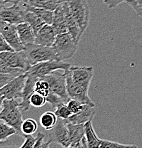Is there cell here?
<instances>
[{
  "label": "cell",
  "instance_id": "cell-4",
  "mask_svg": "<svg viewBox=\"0 0 142 148\" xmlns=\"http://www.w3.org/2000/svg\"><path fill=\"white\" fill-rule=\"evenodd\" d=\"M71 14L78 23L82 34L90 21V9L86 0H66Z\"/></svg>",
  "mask_w": 142,
  "mask_h": 148
},
{
  "label": "cell",
  "instance_id": "cell-38",
  "mask_svg": "<svg viewBox=\"0 0 142 148\" xmlns=\"http://www.w3.org/2000/svg\"><path fill=\"white\" fill-rule=\"evenodd\" d=\"M15 78H17V77H14L12 75H9V74L0 73V87H4V86L11 82L12 80L14 79Z\"/></svg>",
  "mask_w": 142,
  "mask_h": 148
},
{
  "label": "cell",
  "instance_id": "cell-25",
  "mask_svg": "<svg viewBox=\"0 0 142 148\" xmlns=\"http://www.w3.org/2000/svg\"><path fill=\"white\" fill-rule=\"evenodd\" d=\"M57 121H58V118L56 114L54 113V112H52L50 111L44 112L41 115L39 119L41 127H44L47 131L52 130L56 126Z\"/></svg>",
  "mask_w": 142,
  "mask_h": 148
},
{
  "label": "cell",
  "instance_id": "cell-5",
  "mask_svg": "<svg viewBox=\"0 0 142 148\" xmlns=\"http://www.w3.org/2000/svg\"><path fill=\"white\" fill-rule=\"evenodd\" d=\"M71 64L64 61L54 60L39 63L34 66H31L26 75L29 76L39 78L49 75L52 72L57 70H67L71 67Z\"/></svg>",
  "mask_w": 142,
  "mask_h": 148
},
{
  "label": "cell",
  "instance_id": "cell-16",
  "mask_svg": "<svg viewBox=\"0 0 142 148\" xmlns=\"http://www.w3.org/2000/svg\"><path fill=\"white\" fill-rule=\"evenodd\" d=\"M96 114L95 107L89 105L84 104L81 110L77 114H74L68 120H66L68 123L79 125L85 124L89 121L93 120Z\"/></svg>",
  "mask_w": 142,
  "mask_h": 148
},
{
  "label": "cell",
  "instance_id": "cell-40",
  "mask_svg": "<svg viewBox=\"0 0 142 148\" xmlns=\"http://www.w3.org/2000/svg\"><path fill=\"white\" fill-rule=\"evenodd\" d=\"M44 138H45V135L44 134L39 132L37 135V141L34 146V148H41L43 143H44Z\"/></svg>",
  "mask_w": 142,
  "mask_h": 148
},
{
  "label": "cell",
  "instance_id": "cell-37",
  "mask_svg": "<svg viewBox=\"0 0 142 148\" xmlns=\"http://www.w3.org/2000/svg\"><path fill=\"white\" fill-rule=\"evenodd\" d=\"M7 51H15L12 49L10 44L4 39V37L0 35V53Z\"/></svg>",
  "mask_w": 142,
  "mask_h": 148
},
{
  "label": "cell",
  "instance_id": "cell-36",
  "mask_svg": "<svg viewBox=\"0 0 142 148\" xmlns=\"http://www.w3.org/2000/svg\"><path fill=\"white\" fill-rule=\"evenodd\" d=\"M25 140L19 148H34L37 141V136L34 137L32 135H25Z\"/></svg>",
  "mask_w": 142,
  "mask_h": 148
},
{
  "label": "cell",
  "instance_id": "cell-30",
  "mask_svg": "<svg viewBox=\"0 0 142 148\" xmlns=\"http://www.w3.org/2000/svg\"><path fill=\"white\" fill-rule=\"evenodd\" d=\"M47 103V98L38 92H34L30 98L31 106L34 108H41Z\"/></svg>",
  "mask_w": 142,
  "mask_h": 148
},
{
  "label": "cell",
  "instance_id": "cell-7",
  "mask_svg": "<svg viewBox=\"0 0 142 148\" xmlns=\"http://www.w3.org/2000/svg\"><path fill=\"white\" fill-rule=\"evenodd\" d=\"M64 73L66 75L67 92L70 99L76 100L82 104L89 105V106L95 107L94 103L92 101L88 95V90H85L84 88L78 86L74 82L69 69L64 71Z\"/></svg>",
  "mask_w": 142,
  "mask_h": 148
},
{
  "label": "cell",
  "instance_id": "cell-13",
  "mask_svg": "<svg viewBox=\"0 0 142 148\" xmlns=\"http://www.w3.org/2000/svg\"><path fill=\"white\" fill-rule=\"evenodd\" d=\"M51 131L52 132L49 140H52V143H57L64 148L70 145L69 129L66 120L58 118L56 126Z\"/></svg>",
  "mask_w": 142,
  "mask_h": 148
},
{
  "label": "cell",
  "instance_id": "cell-29",
  "mask_svg": "<svg viewBox=\"0 0 142 148\" xmlns=\"http://www.w3.org/2000/svg\"><path fill=\"white\" fill-rule=\"evenodd\" d=\"M35 92H38L47 98L50 92L49 85L47 81L42 78H38L36 82V85H35Z\"/></svg>",
  "mask_w": 142,
  "mask_h": 148
},
{
  "label": "cell",
  "instance_id": "cell-11",
  "mask_svg": "<svg viewBox=\"0 0 142 148\" xmlns=\"http://www.w3.org/2000/svg\"><path fill=\"white\" fill-rule=\"evenodd\" d=\"M0 60L4 64L15 69L28 71L31 65L27 61L24 51H7L0 53Z\"/></svg>",
  "mask_w": 142,
  "mask_h": 148
},
{
  "label": "cell",
  "instance_id": "cell-42",
  "mask_svg": "<svg viewBox=\"0 0 142 148\" xmlns=\"http://www.w3.org/2000/svg\"><path fill=\"white\" fill-rule=\"evenodd\" d=\"M51 143H52V140H49L47 142H44V143H43L42 147H41V148H49V146H50Z\"/></svg>",
  "mask_w": 142,
  "mask_h": 148
},
{
  "label": "cell",
  "instance_id": "cell-34",
  "mask_svg": "<svg viewBox=\"0 0 142 148\" xmlns=\"http://www.w3.org/2000/svg\"><path fill=\"white\" fill-rule=\"evenodd\" d=\"M83 105L84 104L74 99H70L68 101V103H66V106H67L68 108L69 109L72 115L78 113L82 108Z\"/></svg>",
  "mask_w": 142,
  "mask_h": 148
},
{
  "label": "cell",
  "instance_id": "cell-43",
  "mask_svg": "<svg viewBox=\"0 0 142 148\" xmlns=\"http://www.w3.org/2000/svg\"><path fill=\"white\" fill-rule=\"evenodd\" d=\"M0 148H17L16 146L14 145H3L2 143H1V145Z\"/></svg>",
  "mask_w": 142,
  "mask_h": 148
},
{
  "label": "cell",
  "instance_id": "cell-39",
  "mask_svg": "<svg viewBox=\"0 0 142 148\" xmlns=\"http://www.w3.org/2000/svg\"><path fill=\"white\" fill-rule=\"evenodd\" d=\"M128 0H104V2L109 9H114L121 3L125 2V1L126 2Z\"/></svg>",
  "mask_w": 142,
  "mask_h": 148
},
{
  "label": "cell",
  "instance_id": "cell-41",
  "mask_svg": "<svg viewBox=\"0 0 142 148\" xmlns=\"http://www.w3.org/2000/svg\"><path fill=\"white\" fill-rule=\"evenodd\" d=\"M29 0H4V4H24L27 3Z\"/></svg>",
  "mask_w": 142,
  "mask_h": 148
},
{
  "label": "cell",
  "instance_id": "cell-10",
  "mask_svg": "<svg viewBox=\"0 0 142 148\" xmlns=\"http://www.w3.org/2000/svg\"><path fill=\"white\" fill-rule=\"evenodd\" d=\"M0 33V35L4 37L15 51H22L24 50V46L20 40L17 25L1 21Z\"/></svg>",
  "mask_w": 142,
  "mask_h": 148
},
{
  "label": "cell",
  "instance_id": "cell-1",
  "mask_svg": "<svg viewBox=\"0 0 142 148\" xmlns=\"http://www.w3.org/2000/svg\"><path fill=\"white\" fill-rule=\"evenodd\" d=\"M21 112L16 99H1L0 119L13 127L20 136H23L21 125L24 120Z\"/></svg>",
  "mask_w": 142,
  "mask_h": 148
},
{
  "label": "cell",
  "instance_id": "cell-12",
  "mask_svg": "<svg viewBox=\"0 0 142 148\" xmlns=\"http://www.w3.org/2000/svg\"><path fill=\"white\" fill-rule=\"evenodd\" d=\"M24 8L21 4H12L10 7H1L0 19L2 21L18 25L25 22L24 18Z\"/></svg>",
  "mask_w": 142,
  "mask_h": 148
},
{
  "label": "cell",
  "instance_id": "cell-35",
  "mask_svg": "<svg viewBox=\"0 0 142 148\" xmlns=\"http://www.w3.org/2000/svg\"><path fill=\"white\" fill-rule=\"evenodd\" d=\"M138 16H142V0H128L126 1Z\"/></svg>",
  "mask_w": 142,
  "mask_h": 148
},
{
  "label": "cell",
  "instance_id": "cell-18",
  "mask_svg": "<svg viewBox=\"0 0 142 148\" xmlns=\"http://www.w3.org/2000/svg\"><path fill=\"white\" fill-rule=\"evenodd\" d=\"M69 134V143L74 148H82V140L85 135L84 124L74 125L67 123Z\"/></svg>",
  "mask_w": 142,
  "mask_h": 148
},
{
  "label": "cell",
  "instance_id": "cell-46",
  "mask_svg": "<svg viewBox=\"0 0 142 148\" xmlns=\"http://www.w3.org/2000/svg\"><path fill=\"white\" fill-rule=\"evenodd\" d=\"M59 1H63V2H64V1H66V0H59Z\"/></svg>",
  "mask_w": 142,
  "mask_h": 148
},
{
  "label": "cell",
  "instance_id": "cell-32",
  "mask_svg": "<svg viewBox=\"0 0 142 148\" xmlns=\"http://www.w3.org/2000/svg\"><path fill=\"white\" fill-rule=\"evenodd\" d=\"M54 113L56 114L57 118L62 120H68L72 115L66 104H62L58 106L55 109Z\"/></svg>",
  "mask_w": 142,
  "mask_h": 148
},
{
  "label": "cell",
  "instance_id": "cell-14",
  "mask_svg": "<svg viewBox=\"0 0 142 148\" xmlns=\"http://www.w3.org/2000/svg\"><path fill=\"white\" fill-rule=\"evenodd\" d=\"M54 29L51 24H44L35 36V44L52 47L57 38Z\"/></svg>",
  "mask_w": 142,
  "mask_h": 148
},
{
  "label": "cell",
  "instance_id": "cell-9",
  "mask_svg": "<svg viewBox=\"0 0 142 148\" xmlns=\"http://www.w3.org/2000/svg\"><path fill=\"white\" fill-rule=\"evenodd\" d=\"M69 71L74 82L89 91L94 75V68L92 66H72Z\"/></svg>",
  "mask_w": 142,
  "mask_h": 148
},
{
  "label": "cell",
  "instance_id": "cell-45",
  "mask_svg": "<svg viewBox=\"0 0 142 148\" xmlns=\"http://www.w3.org/2000/svg\"><path fill=\"white\" fill-rule=\"evenodd\" d=\"M64 148H74L73 147H72V146H69V147H64ZM83 148V147H82Z\"/></svg>",
  "mask_w": 142,
  "mask_h": 148
},
{
  "label": "cell",
  "instance_id": "cell-19",
  "mask_svg": "<svg viewBox=\"0 0 142 148\" xmlns=\"http://www.w3.org/2000/svg\"><path fill=\"white\" fill-rule=\"evenodd\" d=\"M62 3L54 11V16L52 26L54 29L55 32H56L57 35L61 34L68 33L65 14H64Z\"/></svg>",
  "mask_w": 142,
  "mask_h": 148
},
{
  "label": "cell",
  "instance_id": "cell-33",
  "mask_svg": "<svg viewBox=\"0 0 142 148\" xmlns=\"http://www.w3.org/2000/svg\"><path fill=\"white\" fill-rule=\"evenodd\" d=\"M47 101L48 103L52 106V108L56 109L58 106H61L62 104H66L65 103V101L59 97V95H57V94L54 93L52 91L49 92V95H47Z\"/></svg>",
  "mask_w": 142,
  "mask_h": 148
},
{
  "label": "cell",
  "instance_id": "cell-6",
  "mask_svg": "<svg viewBox=\"0 0 142 148\" xmlns=\"http://www.w3.org/2000/svg\"><path fill=\"white\" fill-rule=\"evenodd\" d=\"M42 78L49 83L50 91L61 97L66 103H68L70 98L67 92L65 73H59L56 71L49 75L42 77Z\"/></svg>",
  "mask_w": 142,
  "mask_h": 148
},
{
  "label": "cell",
  "instance_id": "cell-31",
  "mask_svg": "<svg viewBox=\"0 0 142 148\" xmlns=\"http://www.w3.org/2000/svg\"><path fill=\"white\" fill-rule=\"evenodd\" d=\"M100 148H138L135 145H126L109 140H101Z\"/></svg>",
  "mask_w": 142,
  "mask_h": 148
},
{
  "label": "cell",
  "instance_id": "cell-2",
  "mask_svg": "<svg viewBox=\"0 0 142 148\" xmlns=\"http://www.w3.org/2000/svg\"><path fill=\"white\" fill-rule=\"evenodd\" d=\"M23 51L31 66L44 61L57 60V54L53 47H48L32 43L24 46Z\"/></svg>",
  "mask_w": 142,
  "mask_h": 148
},
{
  "label": "cell",
  "instance_id": "cell-23",
  "mask_svg": "<svg viewBox=\"0 0 142 148\" xmlns=\"http://www.w3.org/2000/svg\"><path fill=\"white\" fill-rule=\"evenodd\" d=\"M62 2L59 0H29L28 2L24 4L54 12Z\"/></svg>",
  "mask_w": 142,
  "mask_h": 148
},
{
  "label": "cell",
  "instance_id": "cell-21",
  "mask_svg": "<svg viewBox=\"0 0 142 148\" xmlns=\"http://www.w3.org/2000/svg\"><path fill=\"white\" fill-rule=\"evenodd\" d=\"M85 130V137L86 144L89 148H100L101 144V140L97 137L93 125L92 120L89 121L84 124Z\"/></svg>",
  "mask_w": 142,
  "mask_h": 148
},
{
  "label": "cell",
  "instance_id": "cell-3",
  "mask_svg": "<svg viewBox=\"0 0 142 148\" xmlns=\"http://www.w3.org/2000/svg\"><path fill=\"white\" fill-rule=\"evenodd\" d=\"M52 47L55 51L57 60L64 61L72 58L76 53L78 44H76L69 33H64L57 35Z\"/></svg>",
  "mask_w": 142,
  "mask_h": 148
},
{
  "label": "cell",
  "instance_id": "cell-24",
  "mask_svg": "<svg viewBox=\"0 0 142 148\" xmlns=\"http://www.w3.org/2000/svg\"><path fill=\"white\" fill-rule=\"evenodd\" d=\"M21 6H22L24 9H27V10L29 11H31V12L36 14L39 17L41 18L46 24H51V25H52V20H53L54 12L47 10V9H44L31 7V6L27 5V4H21Z\"/></svg>",
  "mask_w": 142,
  "mask_h": 148
},
{
  "label": "cell",
  "instance_id": "cell-20",
  "mask_svg": "<svg viewBox=\"0 0 142 148\" xmlns=\"http://www.w3.org/2000/svg\"><path fill=\"white\" fill-rule=\"evenodd\" d=\"M19 36L23 45L26 46L29 44L34 43L35 34L32 27L27 22L21 23L17 25Z\"/></svg>",
  "mask_w": 142,
  "mask_h": 148
},
{
  "label": "cell",
  "instance_id": "cell-27",
  "mask_svg": "<svg viewBox=\"0 0 142 148\" xmlns=\"http://www.w3.org/2000/svg\"><path fill=\"white\" fill-rule=\"evenodd\" d=\"M15 134H17L16 130L3 120H1V123H0V141L1 143H4L10 136Z\"/></svg>",
  "mask_w": 142,
  "mask_h": 148
},
{
  "label": "cell",
  "instance_id": "cell-8",
  "mask_svg": "<svg viewBox=\"0 0 142 148\" xmlns=\"http://www.w3.org/2000/svg\"><path fill=\"white\" fill-rule=\"evenodd\" d=\"M27 79L25 74L19 75L12 80L8 84L0 89L1 99H17L21 98L22 92Z\"/></svg>",
  "mask_w": 142,
  "mask_h": 148
},
{
  "label": "cell",
  "instance_id": "cell-28",
  "mask_svg": "<svg viewBox=\"0 0 142 148\" xmlns=\"http://www.w3.org/2000/svg\"><path fill=\"white\" fill-rule=\"evenodd\" d=\"M26 73H27L26 71L21 69H15V68L11 67L0 60V73L9 74V75H14V77H18L19 75H24Z\"/></svg>",
  "mask_w": 142,
  "mask_h": 148
},
{
  "label": "cell",
  "instance_id": "cell-44",
  "mask_svg": "<svg viewBox=\"0 0 142 148\" xmlns=\"http://www.w3.org/2000/svg\"><path fill=\"white\" fill-rule=\"evenodd\" d=\"M82 145H83V148H89V147H88L87 144H86L85 137H84V138H83V140H82Z\"/></svg>",
  "mask_w": 142,
  "mask_h": 148
},
{
  "label": "cell",
  "instance_id": "cell-26",
  "mask_svg": "<svg viewBox=\"0 0 142 148\" xmlns=\"http://www.w3.org/2000/svg\"><path fill=\"white\" fill-rule=\"evenodd\" d=\"M37 123L32 118H27L24 120L21 125V132L24 137L25 135H32L37 132Z\"/></svg>",
  "mask_w": 142,
  "mask_h": 148
},
{
  "label": "cell",
  "instance_id": "cell-17",
  "mask_svg": "<svg viewBox=\"0 0 142 148\" xmlns=\"http://www.w3.org/2000/svg\"><path fill=\"white\" fill-rule=\"evenodd\" d=\"M38 78L27 75V79L24 86L21 96V102L19 103V108L22 112H27L31 106L30 98L35 92V85Z\"/></svg>",
  "mask_w": 142,
  "mask_h": 148
},
{
  "label": "cell",
  "instance_id": "cell-15",
  "mask_svg": "<svg viewBox=\"0 0 142 148\" xmlns=\"http://www.w3.org/2000/svg\"><path fill=\"white\" fill-rule=\"evenodd\" d=\"M63 8H64V14H65V18H66V26H67L68 33L72 36L73 38L74 41L76 42L77 44H79V43L81 37L82 36V32H81V29H80L78 23L76 21L74 17L72 16L71 14L70 10L69 9V6H68L66 1H64L62 3Z\"/></svg>",
  "mask_w": 142,
  "mask_h": 148
},
{
  "label": "cell",
  "instance_id": "cell-22",
  "mask_svg": "<svg viewBox=\"0 0 142 148\" xmlns=\"http://www.w3.org/2000/svg\"><path fill=\"white\" fill-rule=\"evenodd\" d=\"M24 21L28 23L32 27L35 34V36L38 33L39 31L42 28L43 26L46 24L36 14L26 9H24Z\"/></svg>",
  "mask_w": 142,
  "mask_h": 148
}]
</instances>
